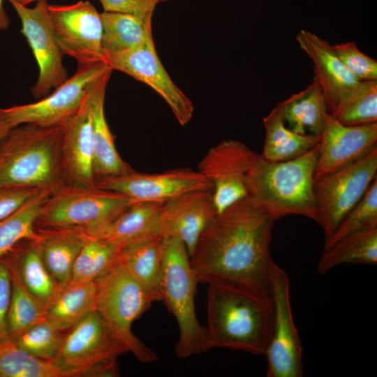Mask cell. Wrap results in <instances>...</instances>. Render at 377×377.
Returning <instances> with one entry per match:
<instances>
[{
	"mask_svg": "<svg viewBox=\"0 0 377 377\" xmlns=\"http://www.w3.org/2000/svg\"><path fill=\"white\" fill-rule=\"evenodd\" d=\"M274 221L249 196L219 213L189 256L198 283L228 284L271 297Z\"/></svg>",
	"mask_w": 377,
	"mask_h": 377,
	"instance_id": "1",
	"label": "cell"
},
{
	"mask_svg": "<svg viewBox=\"0 0 377 377\" xmlns=\"http://www.w3.org/2000/svg\"><path fill=\"white\" fill-rule=\"evenodd\" d=\"M207 322L209 349L265 355L272 336V298L228 284H209Z\"/></svg>",
	"mask_w": 377,
	"mask_h": 377,
	"instance_id": "2",
	"label": "cell"
},
{
	"mask_svg": "<svg viewBox=\"0 0 377 377\" xmlns=\"http://www.w3.org/2000/svg\"><path fill=\"white\" fill-rule=\"evenodd\" d=\"M63 126L23 124L0 139V188L55 191L66 184L61 163Z\"/></svg>",
	"mask_w": 377,
	"mask_h": 377,
	"instance_id": "3",
	"label": "cell"
},
{
	"mask_svg": "<svg viewBox=\"0 0 377 377\" xmlns=\"http://www.w3.org/2000/svg\"><path fill=\"white\" fill-rule=\"evenodd\" d=\"M318 153L319 143L285 161H270L258 154L249 175L248 196L274 221L288 215H301L318 223L315 191Z\"/></svg>",
	"mask_w": 377,
	"mask_h": 377,
	"instance_id": "4",
	"label": "cell"
},
{
	"mask_svg": "<svg viewBox=\"0 0 377 377\" xmlns=\"http://www.w3.org/2000/svg\"><path fill=\"white\" fill-rule=\"evenodd\" d=\"M162 247V300L178 325L176 355L185 359L209 350L206 327L200 323L195 312L198 281L186 247L179 238L169 235L163 236Z\"/></svg>",
	"mask_w": 377,
	"mask_h": 377,
	"instance_id": "5",
	"label": "cell"
},
{
	"mask_svg": "<svg viewBox=\"0 0 377 377\" xmlns=\"http://www.w3.org/2000/svg\"><path fill=\"white\" fill-rule=\"evenodd\" d=\"M96 311L114 337L142 363L158 360L156 353L132 332L133 322L153 302L144 288L117 263L96 280Z\"/></svg>",
	"mask_w": 377,
	"mask_h": 377,
	"instance_id": "6",
	"label": "cell"
},
{
	"mask_svg": "<svg viewBox=\"0 0 377 377\" xmlns=\"http://www.w3.org/2000/svg\"><path fill=\"white\" fill-rule=\"evenodd\" d=\"M133 203L124 194L96 185L65 184L43 202L36 226L80 227L90 235L110 223Z\"/></svg>",
	"mask_w": 377,
	"mask_h": 377,
	"instance_id": "7",
	"label": "cell"
},
{
	"mask_svg": "<svg viewBox=\"0 0 377 377\" xmlns=\"http://www.w3.org/2000/svg\"><path fill=\"white\" fill-rule=\"evenodd\" d=\"M67 332L54 361L70 377L118 376L117 359L128 352L96 310Z\"/></svg>",
	"mask_w": 377,
	"mask_h": 377,
	"instance_id": "8",
	"label": "cell"
},
{
	"mask_svg": "<svg viewBox=\"0 0 377 377\" xmlns=\"http://www.w3.org/2000/svg\"><path fill=\"white\" fill-rule=\"evenodd\" d=\"M112 69L105 62L78 66L70 78L36 103L1 108L10 128L30 124L40 126H63L81 108L89 93Z\"/></svg>",
	"mask_w": 377,
	"mask_h": 377,
	"instance_id": "9",
	"label": "cell"
},
{
	"mask_svg": "<svg viewBox=\"0 0 377 377\" xmlns=\"http://www.w3.org/2000/svg\"><path fill=\"white\" fill-rule=\"evenodd\" d=\"M377 147L336 172L315 178L319 221L327 239L377 177Z\"/></svg>",
	"mask_w": 377,
	"mask_h": 377,
	"instance_id": "10",
	"label": "cell"
},
{
	"mask_svg": "<svg viewBox=\"0 0 377 377\" xmlns=\"http://www.w3.org/2000/svg\"><path fill=\"white\" fill-rule=\"evenodd\" d=\"M287 273L274 264L271 274L273 322L270 341L265 354L267 377H302V346L295 326Z\"/></svg>",
	"mask_w": 377,
	"mask_h": 377,
	"instance_id": "11",
	"label": "cell"
},
{
	"mask_svg": "<svg viewBox=\"0 0 377 377\" xmlns=\"http://www.w3.org/2000/svg\"><path fill=\"white\" fill-rule=\"evenodd\" d=\"M48 12L63 54L74 58L78 66L103 61L101 15L89 1L48 5Z\"/></svg>",
	"mask_w": 377,
	"mask_h": 377,
	"instance_id": "12",
	"label": "cell"
},
{
	"mask_svg": "<svg viewBox=\"0 0 377 377\" xmlns=\"http://www.w3.org/2000/svg\"><path fill=\"white\" fill-rule=\"evenodd\" d=\"M8 1L20 20L21 33L26 38L38 66V77L31 92L34 97L39 100L68 78L62 62L64 54L51 26L49 4L47 0H40L29 8L13 0Z\"/></svg>",
	"mask_w": 377,
	"mask_h": 377,
	"instance_id": "13",
	"label": "cell"
},
{
	"mask_svg": "<svg viewBox=\"0 0 377 377\" xmlns=\"http://www.w3.org/2000/svg\"><path fill=\"white\" fill-rule=\"evenodd\" d=\"M258 154L242 142L225 140L200 161L198 171L211 183L218 214L248 196L249 175Z\"/></svg>",
	"mask_w": 377,
	"mask_h": 377,
	"instance_id": "14",
	"label": "cell"
},
{
	"mask_svg": "<svg viewBox=\"0 0 377 377\" xmlns=\"http://www.w3.org/2000/svg\"><path fill=\"white\" fill-rule=\"evenodd\" d=\"M103 61L112 70L123 72L152 88L169 105L180 125L184 126L191 119L193 104L164 68L153 40L128 50L103 52Z\"/></svg>",
	"mask_w": 377,
	"mask_h": 377,
	"instance_id": "15",
	"label": "cell"
},
{
	"mask_svg": "<svg viewBox=\"0 0 377 377\" xmlns=\"http://www.w3.org/2000/svg\"><path fill=\"white\" fill-rule=\"evenodd\" d=\"M95 185L124 194L134 202L160 204L190 191L212 188L198 170L188 168L161 173H142L131 170L121 175L99 179Z\"/></svg>",
	"mask_w": 377,
	"mask_h": 377,
	"instance_id": "16",
	"label": "cell"
},
{
	"mask_svg": "<svg viewBox=\"0 0 377 377\" xmlns=\"http://www.w3.org/2000/svg\"><path fill=\"white\" fill-rule=\"evenodd\" d=\"M377 147V122L346 126L330 112L319 142L315 178L341 170Z\"/></svg>",
	"mask_w": 377,
	"mask_h": 377,
	"instance_id": "17",
	"label": "cell"
},
{
	"mask_svg": "<svg viewBox=\"0 0 377 377\" xmlns=\"http://www.w3.org/2000/svg\"><path fill=\"white\" fill-rule=\"evenodd\" d=\"M296 40L313 64L314 78L323 91L328 111L332 114L354 92L360 80L349 71L325 40L311 31L301 30Z\"/></svg>",
	"mask_w": 377,
	"mask_h": 377,
	"instance_id": "18",
	"label": "cell"
},
{
	"mask_svg": "<svg viewBox=\"0 0 377 377\" xmlns=\"http://www.w3.org/2000/svg\"><path fill=\"white\" fill-rule=\"evenodd\" d=\"M90 92L80 110L62 126L61 153L66 184L96 183Z\"/></svg>",
	"mask_w": 377,
	"mask_h": 377,
	"instance_id": "19",
	"label": "cell"
},
{
	"mask_svg": "<svg viewBox=\"0 0 377 377\" xmlns=\"http://www.w3.org/2000/svg\"><path fill=\"white\" fill-rule=\"evenodd\" d=\"M162 211L165 235L179 238L189 256L204 230L218 214L212 188L184 193L163 203Z\"/></svg>",
	"mask_w": 377,
	"mask_h": 377,
	"instance_id": "20",
	"label": "cell"
},
{
	"mask_svg": "<svg viewBox=\"0 0 377 377\" xmlns=\"http://www.w3.org/2000/svg\"><path fill=\"white\" fill-rule=\"evenodd\" d=\"M163 204L134 202L105 226L90 234L121 249L163 237L165 229Z\"/></svg>",
	"mask_w": 377,
	"mask_h": 377,
	"instance_id": "21",
	"label": "cell"
},
{
	"mask_svg": "<svg viewBox=\"0 0 377 377\" xmlns=\"http://www.w3.org/2000/svg\"><path fill=\"white\" fill-rule=\"evenodd\" d=\"M40 237L32 240L47 269L64 288L71 281L75 260L91 238L80 227L40 228Z\"/></svg>",
	"mask_w": 377,
	"mask_h": 377,
	"instance_id": "22",
	"label": "cell"
},
{
	"mask_svg": "<svg viewBox=\"0 0 377 377\" xmlns=\"http://www.w3.org/2000/svg\"><path fill=\"white\" fill-rule=\"evenodd\" d=\"M112 71L101 77L90 92L94 172L96 182L101 178L121 175L132 170L121 158L117 150L114 138L105 114V89Z\"/></svg>",
	"mask_w": 377,
	"mask_h": 377,
	"instance_id": "23",
	"label": "cell"
},
{
	"mask_svg": "<svg viewBox=\"0 0 377 377\" xmlns=\"http://www.w3.org/2000/svg\"><path fill=\"white\" fill-rule=\"evenodd\" d=\"M276 107L290 130L300 135L320 137L329 111L323 91L316 78L304 89Z\"/></svg>",
	"mask_w": 377,
	"mask_h": 377,
	"instance_id": "24",
	"label": "cell"
},
{
	"mask_svg": "<svg viewBox=\"0 0 377 377\" xmlns=\"http://www.w3.org/2000/svg\"><path fill=\"white\" fill-rule=\"evenodd\" d=\"M162 239L124 248L117 262L144 288L152 302L162 300Z\"/></svg>",
	"mask_w": 377,
	"mask_h": 377,
	"instance_id": "25",
	"label": "cell"
},
{
	"mask_svg": "<svg viewBox=\"0 0 377 377\" xmlns=\"http://www.w3.org/2000/svg\"><path fill=\"white\" fill-rule=\"evenodd\" d=\"M6 256L26 288L47 309L63 288L47 269L33 242H19Z\"/></svg>",
	"mask_w": 377,
	"mask_h": 377,
	"instance_id": "26",
	"label": "cell"
},
{
	"mask_svg": "<svg viewBox=\"0 0 377 377\" xmlns=\"http://www.w3.org/2000/svg\"><path fill=\"white\" fill-rule=\"evenodd\" d=\"M96 298L95 281L69 283L47 306L45 319L59 331H68L96 310Z\"/></svg>",
	"mask_w": 377,
	"mask_h": 377,
	"instance_id": "27",
	"label": "cell"
},
{
	"mask_svg": "<svg viewBox=\"0 0 377 377\" xmlns=\"http://www.w3.org/2000/svg\"><path fill=\"white\" fill-rule=\"evenodd\" d=\"M263 124L265 140L260 155L270 161L296 158L313 148L320 140V136L300 135L290 130L276 107L264 117Z\"/></svg>",
	"mask_w": 377,
	"mask_h": 377,
	"instance_id": "28",
	"label": "cell"
},
{
	"mask_svg": "<svg viewBox=\"0 0 377 377\" xmlns=\"http://www.w3.org/2000/svg\"><path fill=\"white\" fill-rule=\"evenodd\" d=\"M103 52H118L137 47L153 40L151 20L137 15L103 12L101 13Z\"/></svg>",
	"mask_w": 377,
	"mask_h": 377,
	"instance_id": "29",
	"label": "cell"
},
{
	"mask_svg": "<svg viewBox=\"0 0 377 377\" xmlns=\"http://www.w3.org/2000/svg\"><path fill=\"white\" fill-rule=\"evenodd\" d=\"M341 264H377V228L349 235L323 249L317 270L324 274Z\"/></svg>",
	"mask_w": 377,
	"mask_h": 377,
	"instance_id": "30",
	"label": "cell"
},
{
	"mask_svg": "<svg viewBox=\"0 0 377 377\" xmlns=\"http://www.w3.org/2000/svg\"><path fill=\"white\" fill-rule=\"evenodd\" d=\"M52 192L51 190L41 191L13 213L0 220V258L19 242L39 238L36 222L42 205Z\"/></svg>",
	"mask_w": 377,
	"mask_h": 377,
	"instance_id": "31",
	"label": "cell"
},
{
	"mask_svg": "<svg viewBox=\"0 0 377 377\" xmlns=\"http://www.w3.org/2000/svg\"><path fill=\"white\" fill-rule=\"evenodd\" d=\"M6 258L11 270L12 293L6 328L8 338L14 340L28 328L44 319L46 309L26 288L17 271Z\"/></svg>",
	"mask_w": 377,
	"mask_h": 377,
	"instance_id": "32",
	"label": "cell"
},
{
	"mask_svg": "<svg viewBox=\"0 0 377 377\" xmlns=\"http://www.w3.org/2000/svg\"><path fill=\"white\" fill-rule=\"evenodd\" d=\"M0 377H70L54 360L34 357L9 338L0 341Z\"/></svg>",
	"mask_w": 377,
	"mask_h": 377,
	"instance_id": "33",
	"label": "cell"
},
{
	"mask_svg": "<svg viewBox=\"0 0 377 377\" xmlns=\"http://www.w3.org/2000/svg\"><path fill=\"white\" fill-rule=\"evenodd\" d=\"M122 249L110 241L91 237L75 260L69 283L95 281L117 263Z\"/></svg>",
	"mask_w": 377,
	"mask_h": 377,
	"instance_id": "34",
	"label": "cell"
},
{
	"mask_svg": "<svg viewBox=\"0 0 377 377\" xmlns=\"http://www.w3.org/2000/svg\"><path fill=\"white\" fill-rule=\"evenodd\" d=\"M332 114L346 126L377 122V80L360 81Z\"/></svg>",
	"mask_w": 377,
	"mask_h": 377,
	"instance_id": "35",
	"label": "cell"
},
{
	"mask_svg": "<svg viewBox=\"0 0 377 377\" xmlns=\"http://www.w3.org/2000/svg\"><path fill=\"white\" fill-rule=\"evenodd\" d=\"M377 228V177L358 202L346 214L334 232L325 241L327 249L353 233Z\"/></svg>",
	"mask_w": 377,
	"mask_h": 377,
	"instance_id": "36",
	"label": "cell"
},
{
	"mask_svg": "<svg viewBox=\"0 0 377 377\" xmlns=\"http://www.w3.org/2000/svg\"><path fill=\"white\" fill-rule=\"evenodd\" d=\"M64 337L59 331L45 318L32 325L12 340L22 350L44 360H54Z\"/></svg>",
	"mask_w": 377,
	"mask_h": 377,
	"instance_id": "37",
	"label": "cell"
},
{
	"mask_svg": "<svg viewBox=\"0 0 377 377\" xmlns=\"http://www.w3.org/2000/svg\"><path fill=\"white\" fill-rule=\"evenodd\" d=\"M349 71L359 80H377V61L360 50L354 41L332 45Z\"/></svg>",
	"mask_w": 377,
	"mask_h": 377,
	"instance_id": "38",
	"label": "cell"
},
{
	"mask_svg": "<svg viewBox=\"0 0 377 377\" xmlns=\"http://www.w3.org/2000/svg\"><path fill=\"white\" fill-rule=\"evenodd\" d=\"M104 11L131 14L151 20L161 0H99Z\"/></svg>",
	"mask_w": 377,
	"mask_h": 377,
	"instance_id": "39",
	"label": "cell"
},
{
	"mask_svg": "<svg viewBox=\"0 0 377 377\" xmlns=\"http://www.w3.org/2000/svg\"><path fill=\"white\" fill-rule=\"evenodd\" d=\"M11 293V270L6 257L3 256L0 258V341L8 338L6 322Z\"/></svg>",
	"mask_w": 377,
	"mask_h": 377,
	"instance_id": "40",
	"label": "cell"
},
{
	"mask_svg": "<svg viewBox=\"0 0 377 377\" xmlns=\"http://www.w3.org/2000/svg\"><path fill=\"white\" fill-rule=\"evenodd\" d=\"M44 190L0 188V220L9 216Z\"/></svg>",
	"mask_w": 377,
	"mask_h": 377,
	"instance_id": "41",
	"label": "cell"
},
{
	"mask_svg": "<svg viewBox=\"0 0 377 377\" xmlns=\"http://www.w3.org/2000/svg\"><path fill=\"white\" fill-rule=\"evenodd\" d=\"M9 25L10 18L4 9L3 0H0V31H6Z\"/></svg>",
	"mask_w": 377,
	"mask_h": 377,
	"instance_id": "42",
	"label": "cell"
},
{
	"mask_svg": "<svg viewBox=\"0 0 377 377\" xmlns=\"http://www.w3.org/2000/svg\"><path fill=\"white\" fill-rule=\"evenodd\" d=\"M0 107V139L6 134V133L11 128L9 124L4 119Z\"/></svg>",
	"mask_w": 377,
	"mask_h": 377,
	"instance_id": "43",
	"label": "cell"
},
{
	"mask_svg": "<svg viewBox=\"0 0 377 377\" xmlns=\"http://www.w3.org/2000/svg\"><path fill=\"white\" fill-rule=\"evenodd\" d=\"M20 4H22V5H24V6H27L29 5V3L34 2V1H40V0H13Z\"/></svg>",
	"mask_w": 377,
	"mask_h": 377,
	"instance_id": "44",
	"label": "cell"
},
{
	"mask_svg": "<svg viewBox=\"0 0 377 377\" xmlns=\"http://www.w3.org/2000/svg\"><path fill=\"white\" fill-rule=\"evenodd\" d=\"M168 0H161V2L167 1Z\"/></svg>",
	"mask_w": 377,
	"mask_h": 377,
	"instance_id": "45",
	"label": "cell"
}]
</instances>
